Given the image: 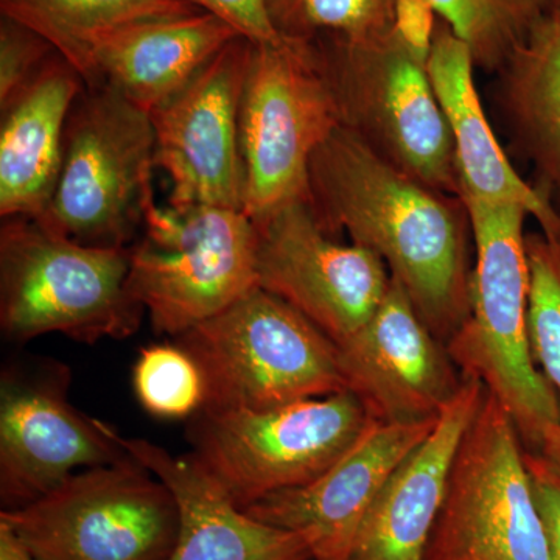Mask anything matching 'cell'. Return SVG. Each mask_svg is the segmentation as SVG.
I'll use <instances>...</instances> for the list:
<instances>
[{"mask_svg":"<svg viewBox=\"0 0 560 560\" xmlns=\"http://www.w3.org/2000/svg\"><path fill=\"white\" fill-rule=\"evenodd\" d=\"M499 72L514 138L548 189L560 195V0L534 22Z\"/></svg>","mask_w":560,"mask_h":560,"instance_id":"obj_22","label":"cell"},{"mask_svg":"<svg viewBox=\"0 0 560 560\" xmlns=\"http://www.w3.org/2000/svg\"><path fill=\"white\" fill-rule=\"evenodd\" d=\"M0 560H39L11 530L9 525L0 522Z\"/></svg>","mask_w":560,"mask_h":560,"instance_id":"obj_32","label":"cell"},{"mask_svg":"<svg viewBox=\"0 0 560 560\" xmlns=\"http://www.w3.org/2000/svg\"><path fill=\"white\" fill-rule=\"evenodd\" d=\"M200 11L178 0H0V14L44 36L92 83V54L98 40L135 22Z\"/></svg>","mask_w":560,"mask_h":560,"instance_id":"obj_23","label":"cell"},{"mask_svg":"<svg viewBox=\"0 0 560 560\" xmlns=\"http://www.w3.org/2000/svg\"><path fill=\"white\" fill-rule=\"evenodd\" d=\"M127 289L151 326L175 340L259 287L256 224L241 209L143 205Z\"/></svg>","mask_w":560,"mask_h":560,"instance_id":"obj_4","label":"cell"},{"mask_svg":"<svg viewBox=\"0 0 560 560\" xmlns=\"http://www.w3.org/2000/svg\"><path fill=\"white\" fill-rule=\"evenodd\" d=\"M283 39L370 43L396 32L397 0H265Z\"/></svg>","mask_w":560,"mask_h":560,"instance_id":"obj_24","label":"cell"},{"mask_svg":"<svg viewBox=\"0 0 560 560\" xmlns=\"http://www.w3.org/2000/svg\"><path fill=\"white\" fill-rule=\"evenodd\" d=\"M130 248L83 245L16 217L0 226V327L14 345L61 334L84 345L125 340L142 305L127 289Z\"/></svg>","mask_w":560,"mask_h":560,"instance_id":"obj_3","label":"cell"},{"mask_svg":"<svg viewBox=\"0 0 560 560\" xmlns=\"http://www.w3.org/2000/svg\"><path fill=\"white\" fill-rule=\"evenodd\" d=\"M464 375L429 436L394 470L361 526L350 560H425L460 441L485 397Z\"/></svg>","mask_w":560,"mask_h":560,"instance_id":"obj_17","label":"cell"},{"mask_svg":"<svg viewBox=\"0 0 560 560\" xmlns=\"http://www.w3.org/2000/svg\"><path fill=\"white\" fill-rule=\"evenodd\" d=\"M70 371L58 361L11 363L0 375V503L21 510L77 471L110 466L130 453L109 423L69 400Z\"/></svg>","mask_w":560,"mask_h":560,"instance_id":"obj_12","label":"cell"},{"mask_svg":"<svg viewBox=\"0 0 560 560\" xmlns=\"http://www.w3.org/2000/svg\"><path fill=\"white\" fill-rule=\"evenodd\" d=\"M237 36L234 27L206 11L125 25L95 46L90 86L108 84L151 114Z\"/></svg>","mask_w":560,"mask_h":560,"instance_id":"obj_20","label":"cell"},{"mask_svg":"<svg viewBox=\"0 0 560 560\" xmlns=\"http://www.w3.org/2000/svg\"><path fill=\"white\" fill-rule=\"evenodd\" d=\"M340 127L315 44L253 43L238 116L243 212L260 223L291 202L308 201L312 158Z\"/></svg>","mask_w":560,"mask_h":560,"instance_id":"obj_6","label":"cell"},{"mask_svg":"<svg viewBox=\"0 0 560 560\" xmlns=\"http://www.w3.org/2000/svg\"><path fill=\"white\" fill-rule=\"evenodd\" d=\"M311 43L334 88L342 127L397 171L460 198L452 132L427 61L396 32L370 43Z\"/></svg>","mask_w":560,"mask_h":560,"instance_id":"obj_9","label":"cell"},{"mask_svg":"<svg viewBox=\"0 0 560 560\" xmlns=\"http://www.w3.org/2000/svg\"><path fill=\"white\" fill-rule=\"evenodd\" d=\"M175 341L205 375L202 408L270 410L346 390L337 342L260 287Z\"/></svg>","mask_w":560,"mask_h":560,"instance_id":"obj_5","label":"cell"},{"mask_svg":"<svg viewBox=\"0 0 560 560\" xmlns=\"http://www.w3.org/2000/svg\"><path fill=\"white\" fill-rule=\"evenodd\" d=\"M86 88L60 54L0 109V215L38 220L60 178L65 135L73 103Z\"/></svg>","mask_w":560,"mask_h":560,"instance_id":"obj_21","label":"cell"},{"mask_svg":"<svg viewBox=\"0 0 560 560\" xmlns=\"http://www.w3.org/2000/svg\"><path fill=\"white\" fill-rule=\"evenodd\" d=\"M529 268L528 340L534 361L560 399V245L526 235Z\"/></svg>","mask_w":560,"mask_h":560,"instance_id":"obj_27","label":"cell"},{"mask_svg":"<svg viewBox=\"0 0 560 560\" xmlns=\"http://www.w3.org/2000/svg\"><path fill=\"white\" fill-rule=\"evenodd\" d=\"M470 49L441 21L434 32L427 69L451 128L460 200L523 206L550 241L560 235V213L547 191L518 175L493 135L475 84Z\"/></svg>","mask_w":560,"mask_h":560,"instance_id":"obj_19","label":"cell"},{"mask_svg":"<svg viewBox=\"0 0 560 560\" xmlns=\"http://www.w3.org/2000/svg\"><path fill=\"white\" fill-rule=\"evenodd\" d=\"M109 430L175 497L179 530L167 560H313L307 537L254 518L190 455Z\"/></svg>","mask_w":560,"mask_h":560,"instance_id":"obj_18","label":"cell"},{"mask_svg":"<svg viewBox=\"0 0 560 560\" xmlns=\"http://www.w3.org/2000/svg\"><path fill=\"white\" fill-rule=\"evenodd\" d=\"M434 11L430 0H397L396 33L422 60L429 61L433 44Z\"/></svg>","mask_w":560,"mask_h":560,"instance_id":"obj_31","label":"cell"},{"mask_svg":"<svg viewBox=\"0 0 560 560\" xmlns=\"http://www.w3.org/2000/svg\"><path fill=\"white\" fill-rule=\"evenodd\" d=\"M525 464L551 558L560 560V460L525 448Z\"/></svg>","mask_w":560,"mask_h":560,"instance_id":"obj_29","label":"cell"},{"mask_svg":"<svg viewBox=\"0 0 560 560\" xmlns=\"http://www.w3.org/2000/svg\"><path fill=\"white\" fill-rule=\"evenodd\" d=\"M254 224L260 289L296 308L337 345L359 331L385 300L390 275L381 257L335 241L311 202H291Z\"/></svg>","mask_w":560,"mask_h":560,"instance_id":"obj_13","label":"cell"},{"mask_svg":"<svg viewBox=\"0 0 560 560\" xmlns=\"http://www.w3.org/2000/svg\"><path fill=\"white\" fill-rule=\"evenodd\" d=\"M253 40L232 39L172 98L154 109V167L172 184L171 205L243 208L238 116Z\"/></svg>","mask_w":560,"mask_h":560,"instance_id":"obj_14","label":"cell"},{"mask_svg":"<svg viewBox=\"0 0 560 560\" xmlns=\"http://www.w3.org/2000/svg\"><path fill=\"white\" fill-rule=\"evenodd\" d=\"M308 202L323 230L381 257L442 342L470 312L471 226L458 197L431 189L340 127L312 158Z\"/></svg>","mask_w":560,"mask_h":560,"instance_id":"obj_1","label":"cell"},{"mask_svg":"<svg viewBox=\"0 0 560 560\" xmlns=\"http://www.w3.org/2000/svg\"><path fill=\"white\" fill-rule=\"evenodd\" d=\"M436 420L372 419L359 441L316 480L265 497L245 511L257 521L307 537L313 560H350L372 504Z\"/></svg>","mask_w":560,"mask_h":560,"instance_id":"obj_16","label":"cell"},{"mask_svg":"<svg viewBox=\"0 0 560 560\" xmlns=\"http://www.w3.org/2000/svg\"><path fill=\"white\" fill-rule=\"evenodd\" d=\"M57 54L27 25L0 14V109L21 94Z\"/></svg>","mask_w":560,"mask_h":560,"instance_id":"obj_28","label":"cell"},{"mask_svg":"<svg viewBox=\"0 0 560 560\" xmlns=\"http://www.w3.org/2000/svg\"><path fill=\"white\" fill-rule=\"evenodd\" d=\"M425 560H552L521 434L488 389L460 441Z\"/></svg>","mask_w":560,"mask_h":560,"instance_id":"obj_11","label":"cell"},{"mask_svg":"<svg viewBox=\"0 0 560 560\" xmlns=\"http://www.w3.org/2000/svg\"><path fill=\"white\" fill-rule=\"evenodd\" d=\"M194 9L220 18L253 43H278L265 0H178Z\"/></svg>","mask_w":560,"mask_h":560,"instance_id":"obj_30","label":"cell"},{"mask_svg":"<svg viewBox=\"0 0 560 560\" xmlns=\"http://www.w3.org/2000/svg\"><path fill=\"white\" fill-rule=\"evenodd\" d=\"M338 350L346 390L383 423L438 418L464 378L393 278L371 319Z\"/></svg>","mask_w":560,"mask_h":560,"instance_id":"obj_15","label":"cell"},{"mask_svg":"<svg viewBox=\"0 0 560 560\" xmlns=\"http://www.w3.org/2000/svg\"><path fill=\"white\" fill-rule=\"evenodd\" d=\"M372 418L350 390L270 408H201L187 425L191 458L242 510L330 469Z\"/></svg>","mask_w":560,"mask_h":560,"instance_id":"obj_7","label":"cell"},{"mask_svg":"<svg viewBox=\"0 0 560 560\" xmlns=\"http://www.w3.org/2000/svg\"><path fill=\"white\" fill-rule=\"evenodd\" d=\"M0 522L39 560H167L179 512L172 490L130 456L77 471Z\"/></svg>","mask_w":560,"mask_h":560,"instance_id":"obj_10","label":"cell"},{"mask_svg":"<svg viewBox=\"0 0 560 560\" xmlns=\"http://www.w3.org/2000/svg\"><path fill=\"white\" fill-rule=\"evenodd\" d=\"M474 238L470 312L447 341L463 375L503 405L523 447L560 460V399L528 340L529 268L523 206L463 200Z\"/></svg>","mask_w":560,"mask_h":560,"instance_id":"obj_2","label":"cell"},{"mask_svg":"<svg viewBox=\"0 0 560 560\" xmlns=\"http://www.w3.org/2000/svg\"><path fill=\"white\" fill-rule=\"evenodd\" d=\"M132 390L143 411L164 420H189L206 401L201 368L175 340L139 350L132 366Z\"/></svg>","mask_w":560,"mask_h":560,"instance_id":"obj_26","label":"cell"},{"mask_svg":"<svg viewBox=\"0 0 560 560\" xmlns=\"http://www.w3.org/2000/svg\"><path fill=\"white\" fill-rule=\"evenodd\" d=\"M150 113L102 83L70 110L60 178L38 223L83 245L130 248L153 187Z\"/></svg>","mask_w":560,"mask_h":560,"instance_id":"obj_8","label":"cell"},{"mask_svg":"<svg viewBox=\"0 0 560 560\" xmlns=\"http://www.w3.org/2000/svg\"><path fill=\"white\" fill-rule=\"evenodd\" d=\"M556 0H430L470 49L477 68L499 70Z\"/></svg>","mask_w":560,"mask_h":560,"instance_id":"obj_25","label":"cell"},{"mask_svg":"<svg viewBox=\"0 0 560 560\" xmlns=\"http://www.w3.org/2000/svg\"><path fill=\"white\" fill-rule=\"evenodd\" d=\"M555 242H558V243H559V245H560V235H559V237H558V241H555Z\"/></svg>","mask_w":560,"mask_h":560,"instance_id":"obj_33","label":"cell"}]
</instances>
